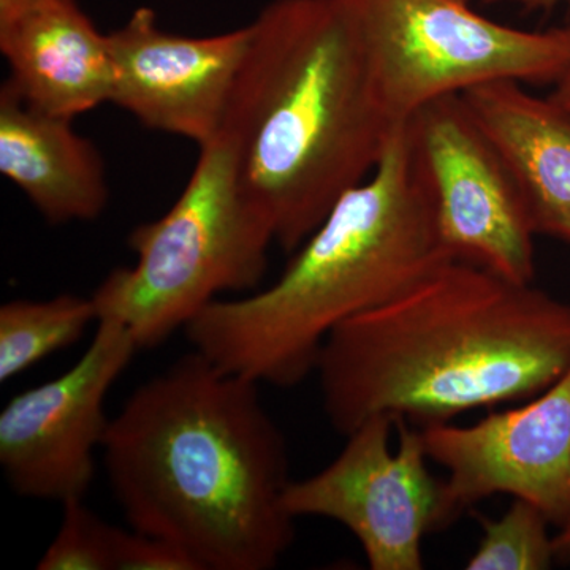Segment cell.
I'll use <instances>...</instances> for the list:
<instances>
[{"mask_svg": "<svg viewBox=\"0 0 570 570\" xmlns=\"http://www.w3.org/2000/svg\"><path fill=\"white\" fill-rule=\"evenodd\" d=\"M258 387L194 351L108 423L104 466L130 527L197 570L275 569L294 543L287 441Z\"/></svg>", "mask_w": 570, "mask_h": 570, "instance_id": "obj_1", "label": "cell"}, {"mask_svg": "<svg viewBox=\"0 0 570 570\" xmlns=\"http://www.w3.org/2000/svg\"><path fill=\"white\" fill-rule=\"evenodd\" d=\"M570 367V306L466 262L337 326L316 371L330 425L374 415L417 428L528 401Z\"/></svg>", "mask_w": 570, "mask_h": 570, "instance_id": "obj_2", "label": "cell"}, {"mask_svg": "<svg viewBox=\"0 0 570 570\" xmlns=\"http://www.w3.org/2000/svg\"><path fill=\"white\" fill-rule=\"evenodd\" d=\"M249 26L220 134L247 200L292 254L376 170L401 124L382 105L346 0H273Z\"/></svg>", "mask_w": 570, "mask_h": 570, "instance_id": "obj_3", "label": "cell"}, {"mask_svg": "<svg viewBox=\"0 0 570 570\" xmlns=\"http://www.w3.org/2000/svg\"><path fill=\"white\" fill-rule=\"evenodd\" d=\"M292 254L269 287L204 307L184 328L194 351L255 384L295 387L337 326L453 261L412 170L404 124L376 170Z\"/></svg>", "mask_w": 570, "mask_h": 570, "instance_id": "obj_4", "label": "cell"}, {"mask_svg": "<svg viewBox=\"0 0 570 570\" xmlns=\"http://www.w3.org/2000/svg\"><path fill=\"white\" fill-rule=\"evenodd\" d=\"M275 235L247 200L234 149L220 134L200 148L189 181L159 219L129 235L134 266L94 292L97 317L121 322L138 351L160 346L223 294L253 292Z\"/></svg>", "mask_w": 570, "mask_h": 570, "instance_id": "obj_5", "label": "cell"}, {"mask_svg": "<svg viewBox=\"0 0 570 570\" xmlns=\"http://www.w3.org/2000/svg\"><path fill=\"white\" fill-rule=\"evenodd\" d=\"M346 2L379 97L395 124L433 100L490 81L553 85L568 59L564 28H510L459 0Z\"/></svg>", "mask_w": 570, "mask_h": 570, "instance_id": "obj_6", "label": "cell"}, {"mask_svg": "<svg viewBox=\"0 0 570 570\" xmlns=\"http://www.w3.org/2000/svg\"><path fill=\"white\" fill-rule=\"evenodd\" d=\"M317 474L292 480L284 504L294 519L321 517L347 528L373 570H422V542L453 523L444 480L431 474L422 431L374 415L346 436Z\"/></svg>", "mask_w": 570, "mask_h": 570, "instance_id": "obj_7", "label": "cell"}, {"mask_svg": "<svg viewBox=\"0 0 570 570\" xmlns=\"http://www.w3.org/2000/svg\"><path fill=\"white\" fill-rule=\"evenodd\" d=\"M412 170L453 261L532 284L534 236L508 164L461 94L426 104L404 122Z\"/></svg>", "mask_w": 570, "mask_h": 570, "instance_id": "obj_8", "label": "cell"}, {"mask_svg": "<svg viewBox=\"0 0 570 570\" xmlns=\"http://www.w3.org/2000/svg\"><path fill=\"white\" fill-rule=\"evenodd\" d=\"M138 347L115 318H100L81 358L24 390L0 412V466L14 493L59 504L85 499L110 420L105 400Z\"/></svg>", "mask_w": 570, "mask_h": 570, "instance_id": "obj_9", "label": "cell"}, {"mask_svg": "<svg viewBox=\"0 0 570 570\" xmlns=\"http://www.w3.org/2000/svg\"><path fill=\"white\" fill-rule=\"evenodd\" d=\"M431 463L444 468L452 521L494 494L524 499L551 524L570 523V367L523 406L474 425L420 428Z\"/></svg>", "mask_w": 570, "mask_h": 570, "instance_id": "obj_10", "label": "cell"}, {"mask_svg": "<svg viewBox=\"0 0 570 570\" xmlns=\"http://www.w3.org/2000/svg\"><path fill=\"white\" fill-rule=\"evenodd\" d=\"M108 43L110 104L146 129L198 148L219 137L249 48V24L217 36H178L141 7L108 33Z\"/></svg>", "mask_w": 570, "mask_h": 570, "instance_id": "obj_11", "label": "cell"}, {"mask_svg": "<svg viewBox=\"0 0 570 570\" xmlns=\"http://www.w3.org/2000/svg\"><path fill=\"white\" fill-rule=\"evenodd\" d=\"M7 82L26 104L71 119L110 104L112 67L102 33L77 0H32L0 20Z\"/></svg>", "mask_w": 570, "mask_h": 570, "instance_id": "obj_12", "label": "cell"}, {"mask_svg": "<svg viewBox=\"0 0 570 570\" xmlns=\"http://www.w3.org/2000/svg\"><path fill=\"white\" fill-rule=\"evenodd\" d=\"M461 96L512 171L535 235L570 243V111L513 80Z\"/></svg>", "mask_w": 570, "mask_h": 570, "instance_id": "obj_13", "label": "cell"}, {"mask_svg": "<svg viewBox=\"0 0 570 570\" xmlns=\"http://www.w3.org/2000/svg\"><path fill=\"white\" fill-rule=\"evenodd\" d=\"M71 122L37 110L3 82L0 174L55 225L99 219L110 198L102 156Z\"/></svg>", "mask_w": 570, "mask_h": 570, "instance_id": "obj_14", "label": "cell"}, {"mask_svg": "<svg viewBox=\"0 0 570 570\" xmlns=\"http://www.w3.org/2000/svg\"><path fill=\"white\" fill-rule=\"evenodd\" d=\"M99 322L92 296L11 299L0 307V382L20 376L41 360L73 346Z\"/></svg>", "mask_w": 570, "mask_h": 570, "instance_id": "obj_15", "label": "cell"}, {"mask_svg": "<svg viewBox=\"0 0 570 570\" xmlns=\"http://www.w3.org/2000/svg\"><path fill=\"white\" fill-rule=\"evenodd\" d=\"M550 521L542 510L513 498L504 515L483 521V535L468 570H546L557 562Z\"/></svg>", "mask_w": 570, "mask_h": 570, "instance_id": "obj_16", "label": "cell"}, {"mask_svg": "<svg viewBox=\"0 0 570 570\" xmlns=\"http://www.w3.org/2000/svg\"><path fill=\"white\" fill-rule=\"evenodd\" d=\"M61 528L37 564L40 570H116L119 530L100 520L85 499L62 504Z\"/></svg>", "mask_w": 570, "mask_h": 570, "instance_id": "obj_17", "label": "cell"}, {"mask_svg": "<svg viewBox=\"0 0 570 570\" xmlns=\"http://www.w3.org/2000/svg\"><path fill=\"white\" fill-rule=\"evenodd\" d=\"M116 570H197L194 562L163 539L140 531H119Z\"/></svg>", "mask_w": 570, "mask_h": 570, "instance_id": "obj_18", "label": "cell"}, {"mask_svg": "<svg viewBox=\"0 0 570 570\" xmlns=\"http://www.w3.org/2000/svg\"><path fill=\"white\" fill-rule=\"evenodd\" d=\"M564 31L566 37H568V59H566L560 77L553 82V92L550 94V97L554 102L570 111V26L564 28Z\"/></svg>", "mask_w": 570, "mask_h": 570, "instance_id": "obj_19", "label": "cell"}, {"mask_svg": "<svg viewBox=\"0 0 570 570\" xmlns=\"http://www.w3.org/2000/svg\"><path fill=\"white\" fill-rule=\"evenodd\" d=\"M554 558L558 562H570V523L560 528V532L553 538Z\"/></svg>", "mask_w": 570, "mask_h": 570, "instance_id": "obj_20", "label": "cell"}, {"mask_svg": "<svg viewBox=\"0 0 570 570\" xmlns=\"http://www.w3.org/2000/svg\"><path fill=\"white\" fill-rule=\"evenodd\" d=\"M491 3H510V6H519L527 11L550 10L560 3L570 2V0H489Z\"/></svg>", "mask_w": 570, "mask_h": 570, "instance_id": "obj_21", "label": "cell"}, {"mask_svg": "<svg viewBox=\"0 0 570 570\" xmlns=\"http://www.w3.org/2000/svg\"><path fill=\"white\" fill-rule=\"evenodd\" d=\"M31 2L32 0H0V20H6Z\"/></svg>", "mask_w": 570, "mask_h": 570, "instance_id": "obj_22", "label": "cell"}, {"mask_svg": "<svg viewBox=\"0 0 570 570\" xmlns=\"http://www.w3.org/2000/svg\"><path fill=\"white\" fill-rule=\"evenodd\" d=\"M459 2L468 3V6H471L472 0H459Z\"/></svg>", "mask_w": 570, "mask_h": 570, "instance_id": "obj_23", "label": "cell"}]
</instances>
